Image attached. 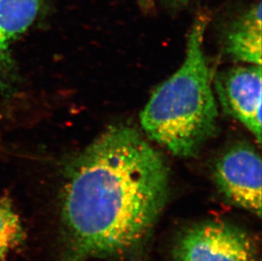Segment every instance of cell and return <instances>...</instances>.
Listing matches in <instances>:
<instances>
[{"mask_svg":"<svg viewBox=\"0 0 262 261\" xmlns=\"http://www.w3.org/2000/svg\"><path fill=\"white\" fill-rule=\"evenodd\" d=\"M261 9L254 4L228 29L226 52L237 61L261 66Z\"/></svg>","mask_w":262,"mask_h":261,"instance_id":"6","label":"cell"},{"mask_svg":"<svg viewBox=\"0 0 262 261\" xmlns=\"http://www.w3.org/2000/svg\"><path fill=\"white\" fill-rule=\"evenodd\" d=\"M215 90L223 110L261 143V66L249 64L221 72Z\"/></svg>","mask_w":262,"mask_h":261,"instance_id":"5","label":"cell"},{"mask_svg":"<svg viewBox=\"0 0 262 261\" xmlns=\"http://www.w3.org/2000/svg\"><path fill=\"white\" fill-rule=\"evenodd\" d=\"M27 232L19 214L8 194L0 197V261L23 246Z\"/></svg>","mask_w":262,"mask_h":261,"instance_id":"8","label":"cell"},{"mask_svg":"<svg viewBox=\"0 0 262 261\" xmlns=\"http://www.w3.org/2000/svg\"><path fill=\"white\" fill-rule=\"evenodd\" d=\"M42 0H0V72L8 63L10 42L37 17Z\"/></svg>","mask_w":262,"mask_h":261,"instance_id":"7","label":"cell"},{"mask_svg":"<svg viewBox=\"0 0 262 261\" xmlns=\"http://www.w3.org/2000/svg\"><path fill=\"white\" fill-rule=\"evenodd\" d=\"M214 178L228 200L260 216L262 164L252 146L239 143L228 148L215 162Z\"/></svg>","mask_w":262,"mask_h":261,"instance_id":"4","label":"cell"},{"mask_svg":"<svg viewBox=\"0 0 262 261\" xmlns=\"http://www.w3.org/2000/svg\"><path fill=\"white\" fill-rule=\"evenodd\" d=\"M251 237L223 222H205L184 232L176 245V261H255Z\"/></svg>","mask_w":262,"mask_h":261,"instance_id":"3","label":"cell"},{"mask_svg":"<svg viewBox=\"0 0 262 261\" xmlns=\"http://www.w3.org/2000/svg\"><path fill=\"white\" fill-rule=\"evenodd\" d=\"M139 1L140 5H142V7L150 8L151 5H152L151 0H139Z\"/></svg>","mask_w":262,"mask_h":261,"instance_id":"9","label":"cell"},{"mask_svg":"<svg viewBox=\"0 0 262 261\" xmlns=\"http://www.w3.org/2000/svg\"><path fill=\"white\" fill-rule=\"evenodd\" d=\"M169 2L174 3V4H186L189 2L191 0H168Z\"/></svg>","mask_w":262,"mask_h":261,"instance_id":"10","label":"cell"},{"mask_svg":"<svg viewBox=\"0 0 262 261\" xmlns=\"http://www.w3.org/2000/svg\"><path fill=\"white\" fill-rule=\"evenodd\" d=\"M168 187L161 154L136 129L111 126L67 169L58 198L56 261L135 254L166 205Z\"/></svg>","mask_w":262,"mask_h":261,"instance_id":"1","label":"cell"},{"mask_svg":"<svg viewBox=\"0 0 262 261\" xmlns=\"http://www.w3.org/2000/svg\"><path fill=\"white\" fill-rule=\"evenodd\" d=\"M208 23L207 15L196 18L182 67L154 92L140 115L148 138L178 157H194L216 130L217 106L203 47Z\"/></svg>","mask_w":262,"mask_h":261,"instance_id":"2","label":"cell"}]
</instances>
